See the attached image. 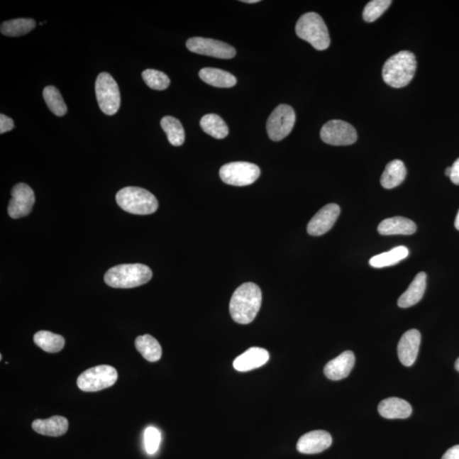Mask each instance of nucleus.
<instances>
[{"mask_svg": "<svg viewBox=\"0 0 459 459\" xmlns=\"http://www.w3.org/2000/svg\"><path fill=\"white\" fill-rule=\"evenodd\" d=\"M454 225H455L456 229L459 231V210L455 219V223H454Z\"/></svg>", "mask_w": 459, "mask_h": 459, "instance_id": "37", "label": "nucleus"}, {"mask_svg": "<svg viewBox=\"0 0 459 459\" xmlns=\"http://www.w3.org/2000/svg\"><path fill=\"white\" fill-rule=\"evenodd\" d=\"M426 273L420 272L411 282L409 289L401 295L398 299V306L409 308L415 306L422 299L426 289Z\"/></svg>", "mask_w": 459, "mask_h": 459, "instance_id": "20", "label": "nucleus"}, {"mask_svg": "<svg viewBox=\"0 0 459 459\" xmlns=\"http://www.w3.org/2000/svg\"><path fill=\"white\" fill-rule=\"evenodd\" d=\"M262 303V293L258 285L245 282L234 292L230 302V313L236 323L250 324L255 320Z\"/></svg>", "mask_w": 459, "mask_h": 459, "instance_id": "1", "label": "nucleus"}, {"mask_svg": "<svg viewBox=\"0 0 459 459\" xmlns=\"http://www.w3.org/2000/svg\"><path fill=\"white\" fill-rule=\"evenodd\" d=\"M45 101L50 110L57 116H64L67 114V109L61 93L54 87H47L43 92Z\"/></svg>", "mask_w": 459, "mask_h": 459, "instance_id": "30", "label": "nucleus"}, {"mask_svg": "<svg viewBox=\"0 0 459 459\" xmlns=\"http://www.w3.org/2000/svg\"><path fill=\"white\" fill-rule=\"evenodd\" d=\"M14 128V121L6 115H0V134L11 131Z\"/></svg>", "mask_w": 459, "mask_h": 459, "instance_id": "34", "label": "nucleus"}, {"mask_svg": "<svg viewBox=\"0 0 459 459\" xmlns=\"http://www.w3.org/2000/svg\"><path fill=\"white\" fill-rule=\"evenodd\" d=\"M406 175L407 169L403 162L398 160H393L386 165L380 183L385 189H393L404 181Z\"/></svg>", "mask_w": 459, "mask_h": 459, "instance_id": "23", "label": "nucleus"}, {"mask_svg": "<svg viewBox=\"0 0 459 459\" xmlns=\"http://www.w3.org/2000/svg\"><path fill=\"white\" fill-rule=\"evenodd\" d=\"M296 34L306 40L317 50H324L330 45V36L327 26L321 16L315 12L303 15L296 24Z\"/></svg>", "mask_w": 459, "mask_h": 459, "instance_id": "5", "label": "nucleus"}, {"mask_svg": "<svg viewBox=\"0 0 459 459\" xmlns=\"http://www.w3.org/2000/svg\"><path fill=\"white\" fill-rule=\"evenodd\" d=\"M450 179L453 183L459 184V157L452 166V174L450 175Z\"/></svg>", "mask_w": 459, "mask_h": 459, "instance_id": "36", "label": "nucleus"}, {"mask_svg": "<svg viewBox=\"0 0 459 459\" xmlns=\"http://www.w3.org/2000/svg\"><path fill=\"white\" fill-rule=\"evenodd\" d=\"M295 113L289 105L281 104L276 107L267 120L268 136L274 141H280L290 134L294 126Z\"/></svg>", "mask_w": 459, "mask_h": 459, "instance_id": "9", "label": "nucleus"}, {"mask_svg": "<svg viewBox=\"0 0 459 459\" xmlns=\"http://www.w3.org/2000/svg\"><path fill=\"white\" fill-rule=\"evenodd\" d=\"M12 199L9 204L8 213L13 219H20L28 216L32 212L35 196L33 189L27 184L19 183L13 187Z\"/></svg>", "mask_w": 459, "mask_h": 459, "instance_id": "12", "label": "nucleus"}, {"mask_svg": "<svg viewBox=\"0 0 459 459\" xmlns=\"http://www.w3.org/2000/svg\"><path fill=\"white\" fill-rule=\"evenodd\" d=\"M243 3H247V4H255V3H259V0H243Z\"/></svg>", "mask_w": 459, "mask_h": 459, "instance_id": "39", "label": "nucleus"}, {"mask_svg": "<svg viewBox=\"0 0 459 459\" xmlns=\"http://www.w3.org/2000/svg\"><path fill=\"white\" fill-rule=\"evenodd\" d=\"M445 173H446V175H447V177H450V175H451V174H452V167H448V168H447V170H446Z\"/></svg>", "mask_w": 459, "mask_h": 459, "instance_id": "38", "label": "nucleus"}, {"mask_svg": "<svg viewBox=\"0 0 459 459\" xmlns=\"http://www.w3.org/2000/svg\"><path fill=\"white\" fill-rule=\"evenodd\" d=\"M200 126L206 134L216 139H224L229 134L228 126L217 114H210L204 116L201 119Z\"/></svg>", "mask_w": 459, "mask_h": 459, "instance_id": "26", "label": "nucleus"}, {"mask_svg": "<svg viewBox=\"0 0 459 459\" xmlns=\"http://www.w3.org/2000/svg\"><path fill=\"white\" fill-rule=\"evenodd\" d=\"M145 451L150 455L155 453L161 443L160 431L157 428L150 426L145 431L144 435Z\"/></svg>", "mask_w": 459, "mask_h": 459, "instance_id": "33", "label": "nucleus"}, {"mask_svg": "<svg viewBox=\"0 0 459 459\" xmlns=\"http://www.w3.org/2000/svg\"><path fill=\"white\" fill-rule=\"evenodd\" d=\"M321 138L333 145H353L358 140V133L351 124L342 120H331L321 130Z\"/></svg>", "mask_w": 459, "mask_h": 459, "instance_id": "11", "label": "nucleus"}, {"mask_svg": "<svg viewBox=\"0 0 459 459\" xmlns=\"http://www.w3.org/2000/svg\"><path fill=\"white\" fill-rule=\"evenodd\" d=\"M331 435L325 431H313L300 437L297 450L300 453L316 454L325 451L332 445Z\"/></svg>", "mask_w": 459, "mask_h": 459, "instance_id": "15", "label": "nucleus"}, {"mask_svg": "<svg viewBox=\"0 0 459 459\" xmlns=\"http://www.w3.org/2000/svg\"><path fill=\"white\" fill-rule=\"evenodd\" d=\"M34 343L48 353H57L65 346V340L59 334L49 331H40L33 337Z\"/></svg>", "mask_w": 459, "mask_h": 459, "instance_id": "27", "label": "nucleus"}, {"mask_svg": "<svg viewBox=\"0 0 459 459\" xmlns=\"http://www.w3.org/2000/svg\"><path fill=\"white\" fill-rule=\"evenodd\" d=\"M187 47L193 53L219 59H231L237 54L234 47L212 38H191L187 42Z\"/></svg>", "mask_w": 459, "mask_h": 459, "instance_id": "10", "label": "nucleus"}, {"mask_svg": "<svg viewBox=\"0 0 459 459\" xmlns=\"http://www.w3.org/2000/svg\"><path fill=\"white\" fill-rule=\"evenodd\" d=\"M135 345L137 350L148 362L155 363L162 358V347L160 343L149 334L137 337Z\"/></svg>", "mask_w": 459, "mask_h": 459, "instance_id": "24", "label": "nucleus"}, {"mask_svg": "<svg viewBox=\"0 0 459 459\" xmlns=\"http://www.w3.org/2000/svg\"><path fill=\"white\" fill-rule=\"evenodd\" d=\"M269 359L270 355L267 350L252 347L234 360L233 367L238 372L251 371L264 366Z\"/></svg>", "mask_w": 459, "mask_h": 459, "instance_id": "17", "label": "nucleus"}, {"mask_svg": "<svg viewBox=\"0 0 459 459\" xmlns=\"http://www.w3.org/2000/svg\"><path fill=\"white\" fill-rule=\"evenodd\" d=\"M32 427L38 434L58 437L66 434L68 430V421L62 416H53L47 419L34 420Z\"/></svg>", "mask_w": 459, "mask_h": 459, "instance_id": "21", "label": "nucleus"}, {"mask_svg": "<svg viewBox=\"0 0 459 459\" xmlns=\"http://www.w3.org/2000/svg\"><path fill=\"white\" fill-rule=\"evenodd\" d=\"M35 27V21L30 18H19L4 21L0 30L4 35L19 37L31 32Z\"/></svg>", "mask_w": 459, "mask_h": 459, "instance_id": "28", "label": "nucleus"}, {"mask_svg": "<svg viewBox=\"0 0 459 459\" xmlns=\"http://www.w3.org/2000/svg\"><path fill=\"white\" fill-rule=\"evenodd\" d=\"M117 380L118 372L114 367L100 365L81 373L77 385L83 392H96L111 387Z\"/></svg>", "mask_w": 459, "mask_h": 459, "instance_id": "6", "label": "nucleus"}, {"mask_svg": "<svg viewBox=\"0 0 459 459\" xmlns=\"http://www.w3.org/2000/svg\"><path fill=\"white\" fill-rule=\"evenodd\" d=\"M116 201L124 211L138 216H148L157 211L156 197L145 189L136 187H124L116 195Z\"/></svg>", "mask_w": 459, "mask_h": 459, "instance_id": "4", "label": "nucleus"}, {"mask_svg": "<svg viewBox=\"0 0 459 459\" xmlns=\"http://www.w3.org/2000/svg\"><path fill=\"white\" fill-rule=\"evenodd\" d=\"M340 214L341 208L338 204H329L324 206L308 223V233L314 237L327 233L336 224Z\"/></svg>", "mask_w": 459, "mask_h": 459, "instance_id": "13", "label": "nucleus"}, {"mask_svg": "<svg viewBox=\"0 0 459 459\" xmlns=\"http://www.w3.org/2000/svg\"><path fill=\"white\" fill-rule=\"evenodd\" d=\"M161 127L165 132L171 145L179 147L184 141V131L181 122L177 118L166 116L161 120Z\"/></svg>", "mask_w": 459, "mask_h": 459, "instance_id": "29", "label": "nucleus"}, {"mask_svg": "<svg viewBox=\"0 0 459 459\" xmlns=\"http://www.w3.org/2000/svg\"><path fill=\"white\" fill-rule=\"evenodd\" d=\"M420 344L421 334L419 330L411 329L403 334L397 346L398 358L403 365H414L419 355Z\"/></svg>", "mask_w": 459, "mask_h": 459, "instance_id": "14", "label": "nucleus"}, {"mask_svg": "<svg viewBox=\"0 0 459 459\" xmlns=\"http://www.w3.org/2000/svg\"><path fill=\"white\" fill-rule=\"evenodd\" d=\"M417 62L414 54L402 50L392 55L385 63L382 76L386 84L393 88L407 87L415 75Z\"/></svg>", "mask_w": 459, "mask_h": 459, "instance_id": "2", "label": "nucleus"}, {"mask_svg": "<svg viewBox=\"0 0 459 459\" xmlns=\"http://www.w3.org/2000/svg\"><path fill=\"white\" fill-rule=\"evenodd\" d=\"M417 231V226L413 221L401 216L386 219L377 226V231L383 236L411 235Z\"/></svg>", "mask_w": 459, "mask_h": 459, "instance_id": "19", "label": "nucleus"}, {"mask_svg": "<svg viewBox=\"0 0 459 459\" xmlns=\"http://www.w3.org/2000/svg\"><path fill=\"white\" fill-rule=\"evenodd\" d=\"M199 77L206 84L217 88H231L237 84L235 76L218 68H203L199 72Z\"/></svg>", "mask_w": 459, "mask_h": 459, "instance_id": "22", "label": "nucleus"}, {"mask_svg": "<svg viewBox=\"0 0 459 459\" xmlns=\"http://www.w3.org/2000/svg\"><path fill=\"white\" fill-rule=\"evenodd\" d=\"M355 355L347 350L331 360L324 367V375L330 380L338 381L350 375L355 365Z\"/></svg>", "mask_w": 459, "mask_h": 459, "instance_id": "16", "label": "nucleus"}, {"mask_svg": "<svg viewBox=\"0 0 459 459\" xmlns=\"http://www.w3.org/2000/svg\"><path fill=\"white\" fill-rule=\"evenodd\" d=\"M143 79L148 87L156 89V91H165L169 88L170 84L169 77L164 72L157 70H145L143 72Z\"/></svg>", "mask_w": 459, "mask_h": 459, "instance_id": "31", "label": "nucleus"}, {"mask_svg": "<svg viewBox=\"0 0 459 459\" xmlns=\"http://www.w3.org/2000/svg\"><path fill=\"white\" fill-rule=\"evenodd\" d=\"M455 369L458 372H459V358L457 359V361L455 363Z\"/></svg>", "mask_w": 459, "mask_h": 459, "instance_id": "40", "label": "nucleus"}, {"mask_svg": "<svg viewBox=\"0 0 459 459\" xmlns=\"http://www.w3.org/2000/svg\"><path fill=\"white\" fill-rule=\"evenodd\" d=\"M377 410L382 417L388 419H407L413 413L410 403L397 397L385 399L380 403Z\"/></svg>", "mask_w": 459, "mask_h": 459, "instance_id": "18", "label": "nucleus"}, {"mask_svg": "<svg viewBox=\"0 0 459 459\" xmlns=\"http://www.w3.org/2000/svg\"><path fill=\"white\" fill-rule=\"evenodd\" d=\"M96 94L99 106L103 113L106 115L118 113L121 103L118 85L107 72H101L97 77Z\"/></svg>", "mask_w": 459, "mask_h": 459, "instance_id": "7", "label": "nucleus"}, {"mask_svg": "<svg viewBox=\"0 0 459 459\" xmlns=\"http://www.w3.org/2000/svg\"><path fill=\"white\" fill-rule=\"evenodd\" d=\"M441 459H459V445L449 448Z\"/></svg>", "mask_w": 459, "mask_h": 459, "instance_id": "35", "label": "nucleus"}, {"mask_svg": "<svg viewBox=\"0 0 459 459\" xmlns=\"http://www.w3.org/2000/svg\"><path fill=\"white\" fill-rule=\"evenodd\" d=\"M153 272L143 264H126L116 265L105 274L107 285L115 289H131L145 284L151 280Z\"/></svg>", "mask_w": 459, "mask_h": 459, "instance_id": "3", "label": "nucleus"}, {"mask_svg": "<svg viewBox=\"0 0 459 459\" xmlns=\"http://www.w3.org/2000/svg\"><path fill=\"white\" fill-rule=\"evenodd\" d=\"M258 166L248 162H233L223 165L220 170L222 182L236 187H246L260 177Z\"/></svg>", "mask_w": 459, "mask_h": 459, "instance_id": "8", "label": "nucleus"}, {"mask_svg": "<svg viewBox=\"0 0 459 459\" xmlns=\"http://www.w3.org/2000/svg\"><path fill=\"white\" fill-rule=\"evenodd\" d=\"M392 1L390 0H372L369 2L363 11V19L367 23H372L384 14Z\"/></svg>", "mask_w": 459, "mask_h": 459, "instance_id": "32", "label": "nucleus"}, {"mask_svg": "<svg viewBox=\"0 0 459 459\" xmlns=\"http://www.w3.org/2000/svg\"><path fill=\"white\" fill-rule=\"evenodd\" d=\"M409 255V248L405 246H398L392 248L389 252L383 253V254L373 256L369 260V265L375 268H384L392 267V265H397L400 261L407 258Z\"/></svg>", "mask_w": 459, "mask_h": 459, "instance_id": "25", "label": "nucleus"}]
</instances>
